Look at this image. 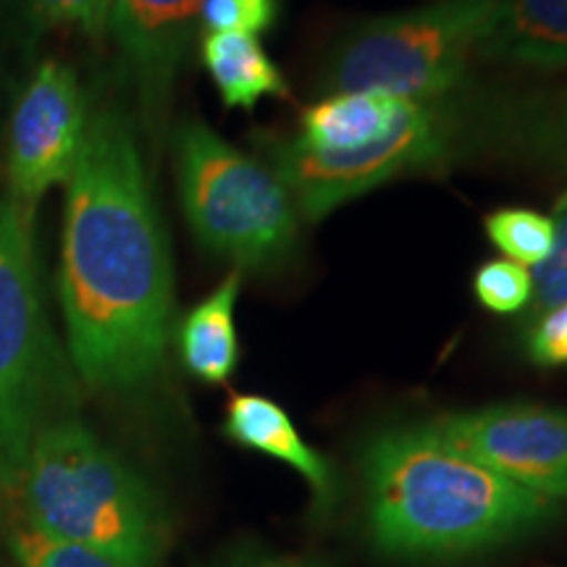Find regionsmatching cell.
Masks as SVG:
<instances>
[{
  "mask_svg": "<svg viewBox=\"0 0 567 567\" xmlns=\"http://www.w3.org/2000/svg\"><path fill=\"white\" fill-rule=\"evenodd\" d=\"M243 567H316V565L302 563V559H289V557H255Z\"/></svg>",
  "mask_w": 567,
  "mask_h": 567,
  "instance_id": "24",
  "label": "cell"
},
{
  "mask_svg": "<svg viewBox=\"0 0 567 567\" xmlns=\"http://www.w3.org/2000/svg\"><path fill=\"white\" fill-rule=\"evenodd\" d=\"M499 0H434L363 21L331 53L326 82L337 92L373 90L425 103L463 82L481 55Z\"/></svg>",
  "mask_w": 567,
  "mask_h": 567,
  "instance_id": "6",
  "label": "cell"
},
{
  "mask_svg": "<svg viewBox=\"0 0 567 567\" xmlns=\"http://www.w3.org/2000/svg\"><path fill=\"white\" fill-rule=\"evenodd\" d=\"M457 450L544 499L567 502V410L499 402L431 421Z\"/></svg>",
  "mask_w": 567,
  "mask_h": 567,
  "instance_id": "9",
  "label": "cell"
},
{
  "mask_svg": "<svg viewBox=\"0 0 567 567\" xmlns=\"http://www.w3.org/2000/svg\"><path fill=\"white\" fill-rule=\"evenodd\" d=\"M224 434L234 444L279 460L308 481L318 513L337 505L339 484L329 460L305 442L287 410L260 394H234L226 405Z\"/></svg>",
  "mask_w": 567,
  "mask_h": 567,
  "instance_id": "11",
  "label": "cell"
},
{
  "mask_svg": "<svg viewBox=\"0 0 567 567\" xmlns=\"http://www.w3.org/2000/svg\"><path fill=\"white\" fill-rule=\"evenodd\" d=\"M279 13V0H203L200 24L205 32L255 34L266 32Z\"/></svg>",
  "mask_w": 567,
  "mask_h": 567,
  "instance_id": "20",
  "label": "cell"
},
{
  "mask_svg": "<svg viewBox=\"0 0 567 567\" xmlns=\"http://www.w3.org/2000/svg\"><path fill=\"white\" fill-rule=\"evenodd\" d=\"M405 97L386 92H334L302 111L300 132L292 137L305 151L347 153L386 137L405 111Z\"/></svg>",
  "mask_w": 567,
  "mask_h": 567,
  "instance_id": "12",
  "label": "cell"
},
{
  "mask_svg": "<svg viewBox=\"0 0 567 567\" xmlns=\"http://www.w3.org/2000/svg\"><path fill=\"white\" fill-rule=\"evenodd\" d=\"M34 210L0 200V492H19L34 442L74 394L42 297Z\"/></svg>",
  "mask_w": 567,
  "mask_h": 567,
  "instance_id": "4",
  "label": "cell"
},
{
  "mask_svg": "<svg viewBox=\"0 0 567 567\" xmlns=\"http://www.w3.org/2000/svg\"><path fill=\"white\" fill-rule=\"evenodd\" d=\"M473 292L486 310L499 316L520 313L534 300V274L513 260H486L473 276Z\"/></svg>",
  "mask_w": 567,
  "mask_h": 567,
  "instance_id": "17",
  "label": "cell"
},
{
  "mask_svg": "<svg viewBox=\"0 0 567 567\" xmlns=\"http://www.w3.org/2000/svg\"><path fill=\"white\" fill-rule=\"evenodd\" d=\"M59 292L71 363L90 386L153 381L172 337V252L137 134L113 105L87 122L69 179Z\"/></svg>",
  "mask_w": 567,
  "mask_h": 567,
  "instance_id": "1",
  "label": "cell"
},
{
  "mask_svg": "<svg viewBox=\"0 0 567 567\" xmlns=\"http://www.w3.org/2000/svg\"><path fill=\"white\" fill-rule=\"evenodd\" d=\"M11 551L21 567H124L92 549L40 534L27 523L11 534Z\"/></svg>",
  "mask_w": 567,
  "mask_h": 567,
  "instance_id": "18",
  "label": "cell"
},
{
  "mask_svg": "<svg viewBox=\"0 0 567 567\" xmlns=\"http://www.w3.org/2000/svg\"><path fill=\"white\" fill-rule=\"evenodd\" d=\"M200 59L226 109H255L264 97H287V80L250 34L205 32Z\"/></svg>",
  "mask_w": 567,
  "mask_h": 567,
  "instance_id": "15",
  "label": "cell"
},
{
  "mask_svg": "<svg viewBox=\"0 0 567 567\" xmlns=\"http://www.w3.org/2000/svg\"><path fill=\"white\" fill-rule=\"evenodd\" d=\"M481 55L520 66H567V0H499Z\"/></svg>",
  "mask_w": 567,
  "mask_h": 567,
  "instance_id": "13",
  "label": "cell"
},
{
  "mask_svg": "<svg viewBox=\"0 0 567 567\" xmlns=\"http://www.w3.org/2000/svg\"><path fill=\"white\" fill-rule=\"evenodd\" d=\"M365 528L381 555L444 563L484 555L551 526L559 505L513 484L431 423L368 439L360 455Z\"/></svg>",
  "mask_w": 567,
  "mask_h": 567,
  "instance_id": "2",
  "label": "cell"
},
{
  "mask_svg": "<svg viewBox=\"0 0 567 567\" xmlns=\"http://www.w3.org/2000/svg\"><path fill=\"white\" fill-rule=\"evenodd\" d=\"M34 27H80L101 34L109 27L111 0H27Z\"/></svg>",
  "mask_w": 567,
  "mask_h": 567,
  "instance_id": "21",
  "label": "cell"
},
{
  "mask_svg": "<svg viewBox=\"0 0 567 567\" xmlns=\"http://www.w3.org/2000/svg\"><path fill=\"white\" fill-rule=\"evenodd\" d=\"M203 0H111L109 30L137 80L142 103H166L200 21Z\"/></svg>",
  "mask_w": 567,
  "mask_h": 567,
  "instance_id": "10",
  "label": "cell"
},
{
  "mask_svg": "<svg viewBox=\"0 0 567 567\" xmlns=\"http://www.w3.org/2000/svg\"><path fill=\"white\" fill-rule=\"evenodd\" d=\"M486 237L513 264L542 266L555 247V224L536 210L502 208L486 218Z\"/></svg>",
  "mask_w": 567,
  "mask_h": 567,
  "instance_id": "16",
  "label": "cell"
},
{
  "mask_svg": "<svg viewBox=\"0 0 567 567\" xmlns=\"http://www.w3.org/2000/svg\"><path fill=\"white\" fill-rule=\"evenodd\" d=\"M255 145L289 189L297 210L308 221H318L394 176L439 161L450 145V134L431 105L408 101L394 130L358 151L316 153L274 134H260Z\"/></svg>",
  "mask_w": 567,
  "mask_h": 567,
  "instance_id": "7",
  "label": "cell"
},
{
  "mask_svg": "<svg viewBox=\"0 0 567 567\" xmlns=\"http://www.w3.org/2000/svg\"><path fill=\"white\" fill-rule=\"evenodd\" d=\"M11 0H0V92L3 84L9 82V55H11V42L21 40V34H11Z\"/></svg>",
  "mask_w": 567,
  "mask_h": 567,
  "instance_id": "23",
  "label": "cell"
},
{
  "mask_svg": "<svg viewBox=\"0 0 567 567\" xmlns=\"http://www.w3.org/2000/svg\"><path fill=\"white\" fill-rule=\"evenodd\" d=\"M19 492L27 526L124 567H158L172 547L161 496L76 417L38 436Z\"/></svg>",
  "mask_w": 567,
  "mask_h": 567,
  "instance_id": "3",
  "label": "cell"
},
{
  "mask_svg": "<svg viewBox=\"0 0 567 567\" xmlns=\"http://www.w3.org/2000/svg\"><path fill=\"white\" fill-rule=\"evenodd\" d=\"M182 208L203 250L234 266L276 268L297 243V205L279 176L218 137L184 122L174 137Z\"/></svg>",
  "mask_w": 567,
  "mask_h": 567,
  "instance_id": "5",
  "label": "cell"
},
{
  "mask_svg": "<svg viewBox=\"0 0 567 567\" xmlns=\"http://www.w3.org/2000/svg\"><path fill=\"white\" fill-rule=\"evenodd\" d=\"M528 354L538 365H567V302L538 316L528 334Z\"/></svg>",
  "mask_w": 567,
  "mask_h": 567,
  "instance_id": "22",
  "label": "cell"
},
{
  "mask_svg": "<svg viewBox=\"0 0 567 567\" xmlns=\"http://www.w3.org/2000/svg\"><path fill=\"white\" fill-rule=\"evenodd\" d=\"M87 122L74 69L61 61H42L11 111L6 176L13 203L34 210L48 189L69 184Z\"/></svg>",
  "mask_w": 567,
  "mask_h": 567,
  "instance_id": "8",
  "label": "cell"
},
{
  "mask_svg": "<svg viewBox=\"0 0 567 567\" xmlns=\"http://www.w3.org/2000/svg\"><path fill=\"white\" fill-rule=\"evenodd\" d=\"M551 224H555V247L534 274V300H530L534 316L567 302V193L559 195Z\"/></svg>",
  "mask_w": 567,
  "mask_h": 567,
  "instance_id": "19",
  "label": "cell"
},
{
  "mask_svg": "<svg viewBox=\"0 0 567 567\" xmlns=\"http://www.w3.org/2000/svg\"><path fill=\"white\" fill-rule=\"evenodd\" d=\"M239 284L243 271L234 268L216 292L197 302L176 329V347L184 368L205 384H224L239 365V339L234 323Z\"/></svg>",
  "mask_w": 567,
  "mask_h": 567,
  "instance_id": "14",
  "label": "cell"
}]
</instances>
